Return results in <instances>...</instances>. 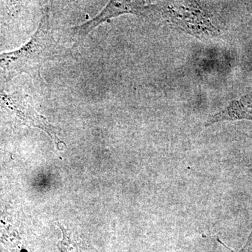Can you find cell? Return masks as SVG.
<instances>
[{"label": "cell", "instance_id": "6da1fadb", "mask_svg": "<svg viewBox=\"0 0 252 252\" xmlns=\"http://www.w3.org/2000/svg\"><path fill=\"white\" fill-rule=\"evenodd\" d=\"M63 50L55 36L51 16L45 11L39 27L27 44L0 54V68L9 79L22 73L38 78L43 65L61 56Z\"/></svg>", "mask_w": 252, "mask_h": 252}, {"label": "cell", "instance_id": "7a4b0ae2", "mask_svg": "<svg viewBox=\"0 0 252 252\" xmlns=\"http://www.w3.org/2000/svg\"><path fill=\"white\" fill-rule=\"evenodd\" d=\"M199 1H167L149 5L150 11L159 14L167 22L178 26L186 32L196 36H214L218 29L204 4Z\"/></svg>", "mask_w": 252, "mask_h": 252}, {"label": "cell", "instance_id": "3957f363", "mask_svg": "<svg viewBox=\"0 0 252 252\" xmlns=\"http://www.w3.org/2000/svg\"><path fill=\"white\" fill-rule=\"evenodd\" d=\"M0 112L24 125L38 127L47 132L57 145L61 144L54 127L36 112L31 97L23 94H8L0 90Z\"/></svg>", "mask_w": 252, "mask_h": 252}, {"label": "cell", "instance_id": "277c9868", "mask_svg": "<svg viewBox=\"0 0 252 252\" xmlns=\"http://www.w3.org/2000/svg\"><path fill=\"white\" fill-rule=\"evenodd\" d=\"M147 3L145 1H110L102 12L94 19L80 26L71 28L72 34L77 41H83L94 28L110 18L125 14L141 16L148 14L149 5L147 6Z\"/></svg>", "mask_w": 252, "mask_h": 252}, {"label": "cell", "instance_id": "5b68a950", "mask_svg": "<svg viewBox=\"0 0 252 252\" xmlns=\"http://www.w3.org/2000/svg\"><path fill=\"white\" fill-rule=\"evenodd\" d=\"M246 119L252 122V93L230 102L223 110L207 119L205 126L224 122Z\"/></svg>", "mask_w": 252, "mask_h": 252}, {"label": "cell", "instance_id": "8992f818", "mask_svg": "<svg viewBox=\"0 0 252 252\" xmlns=\"http://www.w3.org/2000/svg\"><path fill=\"white\" fill-rule=\"evenodd\" d=\"M64 238L61 242V250L62 252H83L77 244L70 240L67 233L63 231Z\"/></svg>", "mask_w": 252, "mask_h": 252}, {"label": "cell", "instance_id": "52a82bcc", "mask_svg": "<svg viewBox=\"0 0 252 252\" xmlns=\"http://www.w3.org/2000/svg\"><path fill=\"white\" fill-rule=\"evenodd\" d=\"M217 241H218L219 243L221 244V245H223L225 248H226L228 249V250H230V252H252V228L251 233H250V236H249L248 242H247L246 245H245V247H244V248L242 249L240 251L234 252L233 250H230V249L228 248L226 245H224V244L223 243H221L219 238H217Z\"/></svg>", "mask_w": 252, "mask_h": 252}]
</instances>
